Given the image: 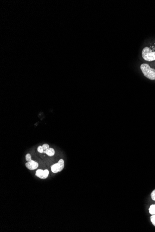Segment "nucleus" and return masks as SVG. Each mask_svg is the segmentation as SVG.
<instances>
[{"label":"nucleus","mask_w":155,"mask_h":232,"mask_svg":"<svg viewBox=\"0 0 155 232\" xmlns=\"http://www.w3.org/2000/svg\"><path fill=\"white\" fill-rule=\"evenodd\" d=\"M37 151H38V152L39 153H41V154H43V152H44V150H43L42 146H40H40H39V147H38V148H37Z\"/></svg>","instance_id":"obj_11"},{"label":"nucleus","mask_w":155,"mask_h":232,"mask_svg":"<svg viewBox=\"0 0 155 232\" xmlns=\"http://www.w3.org/2000/svg\"><path fill=\"white\" fill-rule=\"evenodd\" d=\"M26 159L28 162H29V161H31L32 160L31 156V155L30 154H27L26 155Z\"/></svg>","instance_id":"obj_10"},{"label":"nucleus","mask_w":155,"mask_h":232,"mask_svg":"<svg viewBox=\"0 0 155 232\" xmlns=\"http://www.w3.org/2000/svg\"><path fill=\"white\" fill-rule=\"evenodd\" d=\"M151 197H152V199L153 200L155 201V190L151 193Z\"/></svg>","instance_id":"obj_12"},{"label":"nucleus","mask_w":155,"mask_h":232,"mask_svg":"<svg viewBox=\"0 0 155 232\" xmlns=\"http://www.w3.org/2000/svg\"><path fill=\"white\" fill-rule=\"evenodd\" d=\"M48 170L47 169L44 171L41 169H39L36 171V173H35V176L41 179L47 178L48 176Z\"/></svg>","instance_id":"obj_4"},{"label":"nucleus","mask_w":155,"mask_h":232,"mask_svg":"<svg viewBox=\"0 0 155 232\" xmlns=\"http://www.w3.org/2000/svg\"><path fill=\"white\" fill-rule=\"evenodd\" d=\"M143 59L147 61H155V51H153L152 49L148 47L144 48L142 51Z\"/></svg>","instance_id":"obj_2"},{"label":"nucleus","mask_w":155,"mask_h":232,"mask_svg":"<svg viewBox=\"0 0 155 232\" xmlns=\"http://www.w3.org/2000/svg\"><path fill=\"white\" fill-rule=\"evenodd\" d=\"M38 166H39V165H38L37 162L32 160L27 162L26 164V167L30 170H35L36 168H38Z\"/></svg>","instance_id":"obj_5"},{"label":"nucleus","mask_w":155,"mask_h":232,"mask_svg":"<svg viewBox=\"0 0 155 232\" xmlns=\"http://www.w3.org/2000/svg\"><path fill=\"white\" fill-rule=\"evenodd\" d=\"M42 147H43V150H44V151H46L47 149H49V146L47 144H43V145H42Z\"/></svg>","instance_id":"obj_8"},{"label":"nucleus","mask_w":155,"mask_h":232,"mask_svg":"<svg viewBox=\"0 0 155 232\" xmlns=\"http://www.w3.org/2000/svg\"><path fill=\"white\" fill-rule=\"evenodd\" d=\"M149 212L151 215H155V204L152 205L150 206Z\"/></svg>","instance_id":"obj_7"},{"label":"nucleus","mask_w":155,"mask_h":232,"mask_svg":"<svg viewBox=\"0 0 155 232\" xmlns=\"http://www.w3.org/2000/svg\"><path fill=\"white\" fill-rule=\"evenodd\" d=\"M151 221L153 223V225L155 227V215H153L151 217Z\"/></svg>","instance_id":"obj_9"},{"label":"nucleus","mask_w":155,"mask_h":232,"mask_svg":"<svg viewBox=\"0 0 155 232\" xmlns=\"http://www.w3.org/2000/svg\"><path fill=\"white\" fill-rule=\"evenodd\" d=\"M140 69L144 75L147 78L152 80H155V69L152 68L147 64H142Z\"/></svg>","instance_id":"obj_1"},{"label":"nucleus","mask_w":155,"mask_h":232,"mask_svg":"<svg viewBox=\"0 0 155 232\" xmlns=\"http://www.w3.org/2000/svg\"><path fill=\"white\" fill-rule=\"evenodd\" d=\"M43 154H46L49 156H53L55 154V151L54 149L52 148H49L47 149L46 151H44Z\"/></svg>","instance_id":"obj_6"},{"label":"nucleus","mask_w":155,"mask_h":232,"mask_svg":"<svg viewBox=\"0 0 155 232\" xmlns=\"http://www.w3.org/2000/svg\"><path fill=\"white\" fill-rule=\"evenodd\" d=\"M64 168V161L62 159H60L57 164H54L51 166V171L54 173L59 172L62 171Z\"/></svg>","instance_id":"obj_3"}]
</instances>
